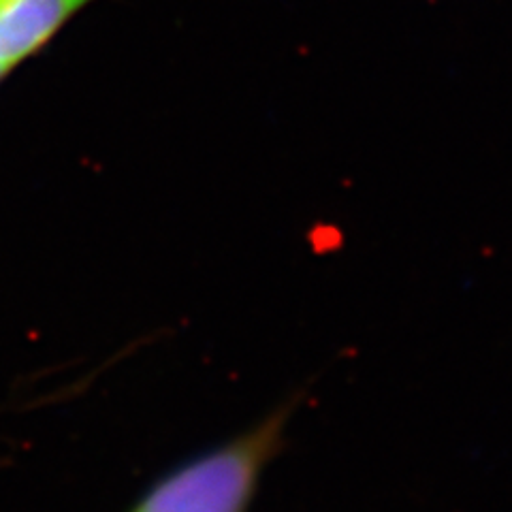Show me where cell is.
Returning a JSON list of instances; mask_svg holds the SVG:
<instances>
[{"label":"cell","mask_w":512,"mask_h":512,"mask_svg":"<svg viewBox=\"0 0 512 512\" xmlns=\"http://www.w3.org/2000/svg\"><path fill=\"white\" fill-rule=\"evenodd\" d=\"M99 0H0V84Z\"/></svg>","instance_id":"cell-2"},{"label":"cell","mask_w":512,"mask_h":512,"mask_svg":"<svg viewBox=\"0 0 512 512\" xmlns=\"http://www.w3.org/2000/svg\"><path fill=\"white\" fill-rule=\"evenodd\" d=\"M301 399L286 397L242 434L173 466L126 512H248L267 466L284 451Z\"/></svg>","instance_id":"cell-1"}]
</instances>
